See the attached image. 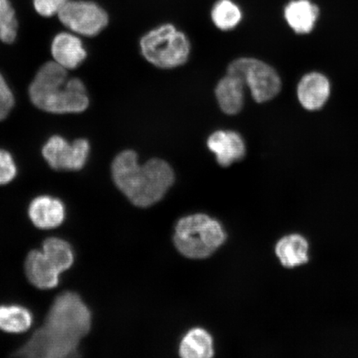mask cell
I'll return each mask as SVG.
<instances>
[{"label":"cell","mask_w":358,"mask_h":358,"mask_svg":"<svg viewBox=\"0 0 358 358\" xmlns=\"http://www.w3.org/2000/svg\"><path fill=\"white\" fill-rule=\"evenodd\" d=\"M112 177L116 187L140 208H148L162 199L174 182L173 170L160 159L138 164L133 150H124L112 164Z\"/></svg>","instance_id":"obj_1"},{"label":"cell","mask_w":358,"mask_h":358,"mask_svg":"<svg viewBox=\"0 0 358 358\" xmlns=\"http://www.w3.org/2000/svg\"><path fill=\"white\" fill-rule=\"evenodd\" d=\"M29 92L33 104L49 113H80L89 106L82 80L69 78L67 70L55 62H48L40 67Z\"/></svg>","instance_id":"obj_2"},{"label":"cell","mask_w":358,"mask_h":358,"mask_svg":"<svg viewBox=\"0 0 358 358\" xmlns=\"http://www.w3.org/2000/svg\"><path fill=\"white\" fill-rule=\"evenodd\" d=\"M92 327V313L78 294L65 292L53 302L42 327L43 333L57 345L78 355L80 340Z\"/></svg>","instance_id":"obj_3"},{"label":"cell","mask_w":358,"mask_h":358,"mask_svg":"<svg viewBox=\"0 0 358 358\" xmlns=\"http://www.w3.org/2000/svg\"><path fill=\"white\" fill-rule=\"evenodd\" d=\"M226 237L220 222L206 214H194L178 222L173 243L183 257L205 259L225 243Z\"/></svg>","instance_id":"obj_4"},{"label":"cell","mask_w":358,"mask_h":358,"mask_svg":"<svg viewBox=\"0 0 358 358\" xmlns=\"http://www.w3.org/2000/svg\"><path fill=\"white\" fill-rule=\"evenodd\" d=\"M142 55L159 69H171L186 64L191 45L187 36L173 24L151 30L141 40Z\"/></svg>","instance_id":"obj_5"},{"label":"cell","mask_w":358,"mask_h":358,"mask_svg":"<svg viewBox=\"0 0 358 358\" xmlns=\"http://www.w3.org/2000/svg\"><path fill=\"white\" fill-rule=\"evenodd\" d=\"M227 73L240 76L258 103L271 101L280 92L281 80L276 71L255 58H238L228 66Z\"/></svg>","instance_id":"obj_6"},{"label":"cell","mask_w":358,"mask_h":358,"mask_svg":"<svg viewBox=\"0 0 358 358\" xmlns=\"http://www.w3.org/2000/svg\"><path fill=\"white\" fill-rule=\"evenodd\" d=\"M62 24L73 32L87 37L99 34L108 24L106 12L91 1H67L58 13Z\"/></svg>","instance_id":"obj_7"},{"label":"cell","mask_w":358,"mask_h":358,"mask_svg":"<svg viewBox=\"0 0 358 358\" xmlns=\"http://www.w3.org/2000/svg\"><path fill=\"white\" fill-rule=\"evenodd\" d=\"M90 153L87 140L79 138L73 143L67 142L60 136H52L43 148V155L49 166L56 170L82 169L86 164Z\"/></svg>","instance_id":"obj_8"},{"label":"cell","mask_w":358,"mask_h":358,"mask_svg":"<svg viewBox=\"0 0 358 358\" xmlns=\"http://www.w3.org/2000/svg\"><path fill=\"white\" fill-rule=\"evenodd\" d=\"M208 147L216 156L217 163L222 167L244 159L246 153L245 141L241 134L235 131H218L210 136Z\"/></svg>","instance_id":"obj_9"},{"label":"cell","mask_w":358,"mask_h":358,"mask_svg":"<svg viewBox=\"0 0 358 358\" xmlns=\"http://www.w3.org/2000/svg\"><path fill=\"white\" fill-rule=\"evenodd\" d=\"M331 87L328 78L319 73L303 76L298 85L297 95L304 109L317 110L329 100Z\"/></svg>","instance_id":"obj_10"},{"label":"cell","mask_w":358,"mask_h":358,"mask_svg":"<svg viewBox=\"0 0 358 358\" xmlns=\"http://www.w3.org/2000/svg\"><path fill=\"white\" fill-rule=\"evenodd\" d=\"M64 204L59 199L49 196L34 199L29 208V216L34 226L40 229H53L59 227L65 219Z\"/></svg>","instance_id":"obj_11"},{"label":"cell","mask_w":358,"mask_h":358,"mask_svg":"<svg viewBox=\"0 0 358 358\" xmlns=\"http://www.w3.org/2000/svg\"><path fill=\"white\" fill-rule=\"evenodd\" d=\"M51 50L55 62L66 70L77 69L87 55L80 39L69 33L57 34L53 39Z\"/></svg>","instance_id":"obj_12"},{"label":"cell","mask_w":358,"mask_h":358,"mask_svg":"<svg viewBox=\"0 0 358 358\" xmlns=\"http://www.w3.org/2000/svg\"><path fill=\"white\" fill-rule=\"evenodd\" d=\"M25 272L31 284L38 289L55 288L61 273L48 261L42 250H33L25 262Z\"/></svg>","instance_id":"obj_13"},{"label":"cell","mask_w":358,"mask_h":358,"mask_svg":"<svg viewBox=\"0 0 358 358\" xmlns=\"http://www.w3.org/2000/svg\"><path fill=\"white\" fill-rule=\"evenodd\" d=\"M245 87L243 80L235 73H227L219 80L215 94L224 113L236 115L243 109Z\"/></svg>","instance_id":"obj_14"},{"label":"cell","mask_w":358,"mask_h":358,"mask_svg":"<svg viewBox=\"0 0 358 358\" xmlns=\"http://www.w3.org/2000/svg\"><path fill=\"white\" fill-rule=\"evenodd\" d=\"M285 19L295 33L312 32L320 16V8L310 0H291L285 7Z\"/></svg>","instance_id":"obj_15"},{"label":"cell","mask_w":358,"mask_h":358,"mask_svg":"<svg viewBox=\"0 0 358 358\" xmlns=\"http://www.w3.org/2000/svg\"><path fill=\"white\" fill-rule=\"evenodd\" d=\"M308 243L299 234L283 237L276 245L275 253L285 267L293 268L308 262Z\"/></svg>","instance_id":"obj_16"},{"label":"cell","mask_w":358,"mask_h":358,"mask_svg":"<svg viewBox=\"0 0 358 358\" xmlns=\"http://www.w3.org/2000/svg\"><path fill=\"white\" fill-rule=\"evenodd\" d=\"M179 355L183 358H210L213 357L212 336L199 328L189 331L182 339Z\"/></svg>","instance_id":"obj_17"},{"label":"cell","mask_w":358,"mask_h":358,"mask_svg":"<svg viewBox=\"0 0 358 358\" xmlns=\"http://www.w3.org/2000/svg\"><path fill=\"white\" fill-rule=\"evenodd\" d=\"M33 324L32 313L19 306H0V330L10 334L28 331Z\"/></svg>","instance_id":"obj_18"},{"label":"cell","mask_w":358,"mask_h":358,"mask_svg":"<svg viewBox=\"0 0 358 358\" xmlns=\"http://www.w3.org/2000/svg\"><path fill=\"white\" fill-rule=\"evenodd\" d=\"M42 252L60 273L69 270L73 265V248L64 240L55 238V237L47 239L43 244Z\"/></svg>","instance_id":"obj_19"},{"label":"cell","mask_w":358,"mask_h":358,"mask_svg":"<svg viewBox=\"0 0 358 358\" xmlns=\"http://www.w3.org/2000/svg\"><path fill=\"white\" fill-rule=\"evenodd\" d=\"M211 17L217 29L229 31L239 25L243 20V12L232 0H218L214 4Z\"/></svg>","instance_id":"obj_20"},{"label":"cell","mask_w":358,"mask_h":358,"mask_svg":"<svg viewBox=\"0 0 358 358\" xmlns=\"http://www.w3.org/2000/svg\"><path fill=\"white\" fill-rule=\"evenodd\" d=\"M17 32V22L10 0H0V41L15 42Z\"/></svg>","instance_id":"obj_21"},{"label":"cell","mask_w":358,"mask_h":358,"mask_svg":"<svg viewBox=\"0 0 358 358\" xmlns=\"http://www.w3.org/2000/svg\"><path fill=\"white\" fill-rule=\"evenodd\" d=\"M17 168L8 152L0 150V185H6L15 178Z\"/></svg>","instance_id":"obj_22"},{"label":"cell","mask_w":358,"mask_h":358,"mask_svg":"<svg viewBox=\"0 0 358 358\" xmlns=\"http://www.w3.org/2000/svg\"><path fill=\"white\" fill-rule=\"evenodd\" d=\"M15 105V98L6 80L0 74V122L6 119Z\"/></svg>","instance_id":"obj_23"},{"label":"cell","mask_w":358,"mask_h":358,"mask_svg":"<svg viewBox=\"0 0 358 358\" xmlns=\"http://www.w3.org/2000/svg\"><path fill=\"white\" fill-rule=\"evenodd\" d=\"M66 2L67 0H34V6L40 15L51 17L59 13Z\"/></svg>","instance_id":"obj_24"}]
</instances>
